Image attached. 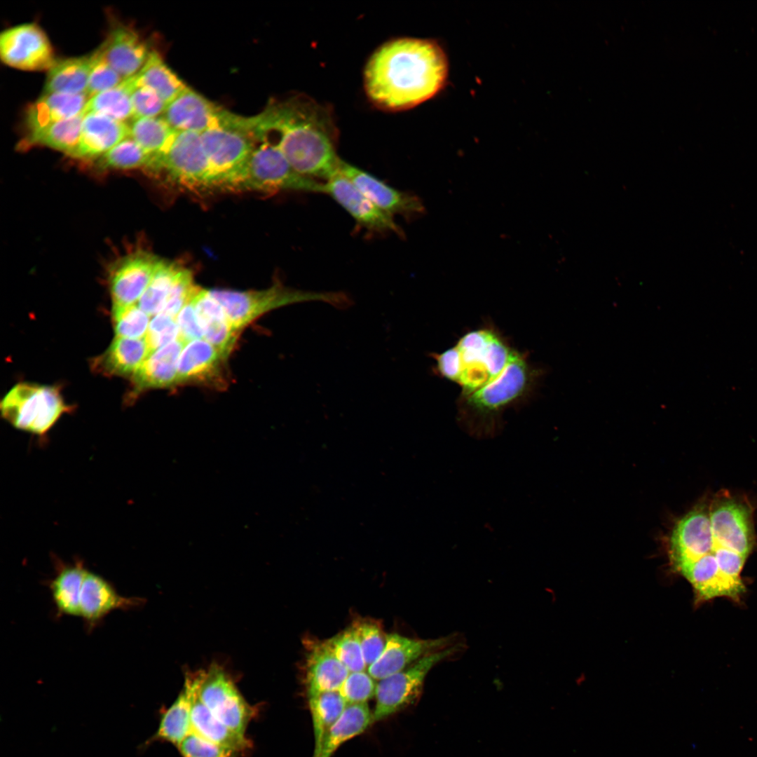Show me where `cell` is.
I'll return each instance as SVG.
<instances>
[{"label":"cell","mask_w":757,"mask_h":757,"mask_svg":"<svg viewBox=\"0 0 757 757\" xmlns=\"http://www.w3.org/2000/svg\"><path fill=\"white\" fill-rule=\"evenodd\" d=\"M756 543L752 505L722 490L690 510L683 564L676 572L699 600H739L746 590L741 573Z\"/></svg>","instance_id":"obj_1"},{"label":"cell","mask_w":757,"mask_h":757,"mask_svg":"<svg viewBox=\"0 0 757 757\" xmlns=\"http://www.w3.org/2000/svg\"><path fill=\"white\" fill-rule=\"evenodd\" d=\"M448 61L435 41L402 38L377 49L364 71L367 95L376 104L404 109L425 102L444 87Z\"/></svg>","instance_id":"obj_2"},{"label":"cell","mask_w":757,"mask_h":757,"mask_svg":"<svg viewBox=\"0 0 757 757\" xmlns=\"http://www.w3.org/2000/svg\"><path fill=\"white\" fill-rule=\"evenodd\" d=\"M257 139L275 133L279 149L292 169L311 179L325 181L339 173L331 125L318 106L306 100L274 104L249 117Z\"/></svg>","instance_id":"obj_3"},{"label":"cell","mask_w":757,"mask_h":757,"mask_svg":"<svg viewBox=\"0 0 757 757\" xmlns=\"http://www.w3.org/2000/svg\"><path fill=\"white\" fill-rule=\"evenodd\" d=\"M537 376L526 357L517 352L496 380L471 394L460 396L458 420L461 425L475 437H494L502 428L505 410L531 391Z\"/></svg>","instance_id":"obj_4"},{"label":"cell","mask_w":757,"mask_h":757,"mask_svg":"<svg viewBox=\"0 0 757 757\" xmlns=\"http://www.w3.org/2000/svg\"><path fill=\"white\" fill-rule=\"evenodd\" d=\"M208 292L221 306L229 324L236 332L266 313L292 304L320 301L339 308H347L351 304L343 292L303 291L282 285H274L262 291L212 289Z\"/></svg>","instance_id":"obj_5"},{"label":"cell","mask_w":757,"mask_h":757,"mask_svg":"<svg viewBox=\"0 0 757 757\" xmlns=\"http://www.w3.org/2000/svg\"><path fill=\"white\" fill-rule=\"evenodd\" d=\"M260 142L233 177L227 190L323 193V182L296 172L275 142L268 138Z\"/></svg>","instance_id":"obj_6"},{"label":"cell","mask_w":757,"mask_h":757,"mask_svg":"<svg viewBox=\"0 0 757 757\" xmlns=\"http://www.w3.org/2000/svg\"><path fill=\"white\" fill-rule=\"evenodd\" d=\"M461 362L457 384L466 395L496 380L517 352L498 331L481 328L467 332L455 345Z\"/></svg>","instance_id":"obj_7"},{"label":"cell","mask_w":757,"mask_h":757,"mask_svg":"<svg viewBox=\"0 0 757 757\" xmlns=\"http://www.w3.org/2000/svg\"><path fill=\"white\" fill-rule=\"evenodd\" d=\"M71 410L57 388L27 383L13 387L1 402V416L6 421L40 437Z\"/></svg>","instance_id":"obj_8"},{"label":"cell","mask_w":757,"mask_h":757,"mask_svg":"<svg viewBox=\"0 0 757 757\" xmlns=\"http://www.w3.org/2000/svg\"><path fill=\"white\" fill-rule=\"evenodd\" d=\"M146 169L154 173L165 172L170 181L186 189H213L210 164L198 132L177 131L166 150Z\"/></svg>","instance_id":"obj_9"},{"label":"cell","mask_w":757,"mask_h":757,"mask_svg":"<svg viewBox=\"0 0 757 757\" xmlns=\"http://www.w3.org/2000/svg\"><path fill=\"white\" fill-rule=\"evenodd\" d=\"M447 646L419 659L404 669L376 683L373 722L382 721L412 704L421 695L428 672L457 650Z\"/></svg>","instance_id":"obj_10"},{"label":"cell","mask_w":757,"mask_h":757,"mask_svg":"<svg viewBox=\"0 0 757 757\" xmlns=\"http://www.w3.org/2000/svg\"><path fill=\"white\" fill-rule=\"evenodd\" d=\"M210 167L212 188L226 190L257 141L245 130L221 127L200 133Z\"/></svg>","instance_id":"obj_11"},{"label":"cell","mask_w":757,"mask_h":757,"mask_svg":"<svg viewBox=\"0 0 757 757\" xmlns=\"http://www.w3.org/2000/svg\"><path fill=\"white\" fill-rule=\"evenodd\" d=\"M198 697L217 718L242 735H245L249 723L257 714L230 676L216 665L205 671Z\"/></svg>","instance_id":"obj_12"},{"label":"cell","mask_w":757,"mask_h":757,"mask_svg":"<svg viewBox=\"0 0 757 757\" xmlns=\"http://www.w3.org/2000/svg\"><path fill=\"white\" fill-rule=\"evenodd\" d=\"M0 55L6 64L28 71L49 70L56 61L46 34L36 23L19 25L1 32Z\"/></svg>","instance_id":"obj_13"},{"label":"cell","mask_w":757,"mask_h":757,"mask_svg":"<svg viewBox=\"0 0 757 757\" xmlns=\"http://www.w3.org/2000/svg\"><path fill=\"white\" fill-rule=\"evenodd\" d=\"M143 602L139 597L122 596L108 580L88 570L80 596L79 618L90 633L111 612L128 611L140 606Z\"/></svg>","instance_id":"obj_14"},{"label":"cell","mask_w":757,"mask_h":757,"mask_svg":"<svg viewBox=\"0 0 757 757\" xmlns=\"http://www.w3.org/2000/svg\"><path fill=\"white\" fill-rule=\"evenodd\" d=\"M229 111L187 87L166 107L163 118L177 131L198 133L226 127Z\"/></svg>","instance_id":"obj_15"},{"label":"cell","mask_w":757,"mask_h":757,"mask_svg":"<svg viewBox=\"0 0 757 757\" xmlns=\"http://www.w3.org/2000/svg\"><path fill=\"white\" fill-rule=\"evenodd\" d=\"M339 173L348 178L378 208L390 215L411 217L425 212V206L418 196L399 191L343 160L340 163Z\"/></svg>","instance_id":"obj_16"},{"label":"cell","mask_w":757,"mask_h":757,"mask_svg":"<svg viewBox=\"0 0 757 757\" xmlns=\"http://www.w3.org/2000/svg\"><path fill=\"white\" fill-rule=\"evenodd\" d=\"M323 193L334 198L363 227L377 232L402 235V230L393 215L378 208L341 173L323 182Z\"/></svg>","instance_id":"obj_17"},{"label":"cell","mask_w":757,"mask_h":757,"mask_svg":"<svg viewBox=\"0 0 757 757\" xmlns=\"http://www.w3.org/2000/svg\"><path fill=\"white\" fill-rule=\"evenodd\" d=\"M450 639H411L398 634L386 636L384 649L378 658L367 668L374 680H381L399 672L425 655L449 646Z\"/></svg>","instance_id":"obj_18"},{"label":"cell","mask_w":757,"mask_h":757,"mask_svg":"<svg viewBox=\"0 0 757 757\" xmlns=\"http://www.w3.org/2000/svg\"><path fill=\"white\" fill-rule=\"evenodd\" d=\"M205 671L186 674L183 688L173 703L161 713L156 732L145 742L146 747L154 742H165L177 746L192 732L191 714Z\"/></svg>","instance_id":"obj_19"},{"label":"cell","mask_w":757,"mask_h":757,"mask_svg":"<svg viewBox=\"0 0 757 757\" xmlns=\"http://www.w3.org/2000/svg\"><path fill=\"white\" fill-rule=\"evenodd\" d=\"M161 259L146 252L124 258L113 271L110 290L114 306H131L139 301Z\"/></svg>","instance_id":"obj_20"},{"label":"cell","mask_w":757,"mask_h":757,"mask_svg":"<svg viewBox=\"0 0 757 757\" xmlns=\"http://www.w3.org/2000/svg\"><path fill=\"white\" fill-rule=\"evenodd\" d=\"M97 49L109 64L123 79L137 74L150 52L139 34L125 26L113 28Z\"/></svg>","instance_id":"obj_21"},{"label":"cell","mask_w":757,"mask_h":757,"mask_svg":"<svg viewBox=\"0 0 757 757\" xmlns=\"http://www.w3.org/2000/svg\"><path fill=\"white\" fill-rule=\"evenodd\" d=\"M130 137V125L97 113L85 114L79 146L74 158H100Z\"/></svg>","instance_id":"obj_22"},{"label":"cell","mask_w":757,"mask_h":757,"mask_svg":"<svg viewBox=\"0 0 757 757\" xmlns=\"http://www.w3.org/2000/svg\"><path fill=\"white\" fill-rule=\"evenodd\" d=\"M55 575L47 582L56 616L79 617L80 596L88 568L83 560L65 563L56 557L53 559Z\"/></svg>","instance_id":"obj_23"},{"label":"cell","mask_w":757,"mask_h":757,"mask_svg":"<svg viewBox=\"0 0 757 757\" xmlns=\"http://www.w3.org/2000/svg\"><path fill=\"white\" fill-rule=\"evenodd\" d=\"M306 657V686L308 696L339 691L349 674L348 669L322 642L313 643Z\"/></svg>","instance_id":"obj_24"},{"label":"cell","mask_w":757,"mask_h":757,"mask_svg":"<svg viewBox=\"0 0 757 757\" xmlns=\"http://www.w3.org/2000/svg\"><path fill=\"white\" fill-rule=\"evenodd\" d=\"M191 301L203 330V339L218 351L222 359L226 358L236 343L238 332L232 328L224 310L208 290L200 289Z\"/></svg>","instance_id":"obj_25"},{"label":"cell","mask_w":757,"mask_h":757,"mask_svg":"<svg viewBox=\"0 0 757 757\" xmlns=\"http://www.w3.org/2000/svg\"><path fill=\"white\" fill-rule=\"evenodd\" d=\"M89 99L86 93H43L26 111L25 123L28 134L79 115L84 111Z\"/></svg>","instance_id":"obj_26"},{"label":"cell","mask_w":757,"mask_h":757,"mask_svg":"<svg viewBox=\"0 0 757 757\" xmlns=\"http://www.w3.org/2000/svg\"><path fill=\"white\" fill-rule=\"evenodd\" d=\"M185 345L177 339L151 353L132 375L135 387L141 390L176 383L179 358Z\"/></svg>","instance_id":"obj_27"},{"label":"cell","mask_w":757,"mask_h":757,"mask_svg":"<svg viewBox=\"0 0 757 757\" xmlns=\"http://www.w3.org/2000/svg\"><path fill=\"white\" fill-rule=\"evenodd\" d=\"M373 723V714L367 703L348 704L314 748L312 757H332L343 744L364 732Z\"/></svg>","instance_id":"obj_28"},{"label":"cell","mask_w":757,"mask_h":757,"mask_svg":"<svg viewBox=\"0 0 757 757\" xmlns=\"http://www.w3.org/2000/svg\"><path fill=\"white\" fill-rule=\"evenodd\" d=\"M191 723L192 732L238 755L247 753L252 747L246 735L234 731L217 718L200 701L198 693L193 704Z\"/></svg>","instance_id":"obj_29"},{"label":"cell","mask_w":757,"mask_h":757,"mask_svg":"<svg viewBox=\"0 0 757 757\" xmlns=\"http://www.w3.org/2000/svg\"><path fill=\"white\" fill-rule=\"evenodd\" d=\"M151 354L145 339L116 337L97 360L98 369L107 374H134Z\"/></svg>","instance_id":"obj_30"},{"label":"cell","mask_w":757,"mask_h":757,"mask_svg":"<svg viewBox=\"0 0 757 757\" xmlns=\"http://www.w3.org/2000/svg\"><path fill=\"white\" fill-rule=\"evenodd\" d=\"M91 68V55L55 61L48 70L43 93H86Z\"/></svg>","instance_id":"obj_31"},{"label":"cell","mask_w":757,"mask_h":757,"mask_svg":"<svg viewBox=\"0 0 757 757\" xmlns=\"http://www.w3.org/2000/svg\"><path fill=\"white\" fill-rule=\"evenodd\" d=\"M221 359L218 351L204 339L188 342L179 358L176 383L207 379L217 370Z\"/></svg>","instance_id":"obj_32"},{"label":"cell","mask_w":757,"mask_h":757,"mask_svg":"<svg viewBox=\"0 0 757 757\" xmlns=\"http://www.w3.org/2000/svg\"><path fill=\"white\" fill-rule=\"evenodd\" d=\"M135 79L136 86L151 88L167 105L188 87L156 51L149 52L144 64L135 75Z\"/></svg>","instance_id":"obj_33"},{"label":"cell","mask_w":757,"mask_h":757,"mask_svg":"<svg viewBox=\"0 0 757 757\" xmlns=\"http://www.w3.org/2000/svg\"><path fill=\"white\" fill-rule=\"evenodd\" d=\"M84 111L71 118L55 123L41 130L27 134L25 146L43 145L74 157L79 144Z\"/></svg>","instance_id":"obj_34"},{"label":"cell","mask_w":757,"mask_h":757,"mask_svg":"<svg viewBox=\"0 0 757 757\" xmlns=\"http://www.w3.org/2000/svg\"><path fill=\"white\" fill-rule=\"evenodd\" d=\"M135 87V75L125 79L117 86L90 97L84 113H97L122 122L133 119L131 96Z\"/></svg>","instance_id":"obj_35"},{"label":"cell","mask_w":757,"mask_h":757,"mask_svg":"<svg viewBox=\"0 0 757 757\" xmlns=\"http://www.w3.org/2000/svg\"><path fill=\"white\" fill-rule=\"evenodd\" d=\"M176 132L162 116L135 118L130 124V137L150 156V162L166 150Z\"/></svg>","instance_id":"obj_36"},{"label":"cell","mask_w":757,"mask_h":757,"mask_svg":"<svg viewBox=\"0 0 757 757\" xmlns=\"http://www.w3.org/2000/svg\"><path fill=\"white\" fill-rule=\"evenodd\" d=\"M182 268L174 262L161 259L137 306L149 315L155 316L161 313Z\"/></svg>","instance_id":"obj_37"},{"label":"cell","mask_w":757,"mask_h":757,"mask_svg":"<svg viewBox=\"0 0 757 757\" xmlns=\"http://www.w3.org/2000/svg\"><path fill=\"white\" fill-rule=\"evenodd\" d=\"M308 699L315 748L348 704L339 691L324 692L310 696Z\"/></svg>","instance_id":"obj_38"},{"label":"cell","mask_w":757,"mask_h":757,"mask_svg":"<svg viewBox=\"0 0 757 757\" xmlns=\"http://www.w3.org/2000/svg\"><path fill=\"white\" fill-rule=\"evenodd\" d=\"M150 156L130 137H128L100 158L103 169L131 170L148 167Z\"/></svg>","instance_id":"obj_39"},{"label":"cell","mask_w":757,"mask_h":757,"mask_svg":"<svg viewBox=\"0 0 757 757\" xmlns=\"http://www.w3.org/2000/svg\"><path fill=\"white\" fill-rule=\"evenodd\" d=\"M323 643L350 672L364 671L367 667L360 644L351 627Z\"/></svg>","instance_id":"obj_40"},{"label":"cell","mask_w":757,"mask_h":757,"mask_svg":"<svg viewBox=\"0 0 757 757\" xmlns=\"http://www.w3.org/2000/svg\"><path fill=\"white\" fill-rule=\"evenodd\" d=\"M112 319L116 337L144 339L149 325V315L137 305L114 306Z\"/></svg>","instance_id":"obj_41"},{"label":"cell","mask_w":757,"mask_h":757,"mask_svg":"<svg viewBox=\"0 0 757 757\" xmlns=\"http://www.w3.org/2000/svg\"><path fill=\"white\" fill-rule=\"evenodd\" d=\"M360 644L364 659L368 667L383 652L387 634L379 622L369 618L355 620L351 625Z\"/></svg>","instance_id":"obj_42"},{"label":"cell","mask_w":757,"mask_h":757,"mask_svg":"<svg viewBox=\"0 0 757 757\" xmlns=\"http://www.w3.org/2000/svg\"><path fill=\"white\" fill-rule=\"evenodd\" d=\"M91 55V68L86 94L90 98L119 85L123 79L104 60L99 50Z\"/></svg>","instance_id":"obj_43"},{"label":"cell","mask_w":757,"mask_h":757,"mask_svg":"<svg viewBox=\"0 0 757 757\" xmlns=\"http://www.w3.org/2000/svg\"><path fill=\"white\" fill-rule=\"evenodd\" d=\"M200 289L194 284L190 271L182 267L161 313L176 319L182 309L192 300Z\"/></svg>","instance_id":"obj_44"},{"label":"cell","mask_w":757,"mask_h":757,"mask_svg":"<svg viewBox=\"0 0 757 757\" xmlns=\"http://www.w3.org/2000/svg\"><path fill=\"white\" fill-rule=\"evenodd\" d=\"M376 688L374 679L361 671L350 672L339 691L347 704H362L375 695Z\"/></svg>","instance_id":"obj_45"},{"label":"cell","mask_w":757,"mask_h":757,"mask_svg":"<svg viewBox=\"0 0 757 757\" xmlns=\"http://www.w3.org/2000/svg\"><path fill=\"white\" fill-rule=\"evenodd\" d=\"M151 353L179 339L176 319L161 313L150 321L144 337Z\"/></svg>","instance_id":"obj_46"},{"label":"cell","mask_w":757,"mask_h":757,"mask_svg":"<svg viewBox=\"0 0 757 757\" xmlns=\"http://www.w3.org/2000/svg\"><path fill=\"white\" fill-rule=\"evenodd\" d=\"M182 757H238L235 752L191 732L177 746Z\"/></svg>","instance_id":"obj_47"},{"label":"cell","mask_w":757,"mask_h":757,"mask_svg":"<svg viewBox=\"0 0 757 757\" xmlns=\"http://www.w3.org/2000/svg\"><path fill=\"white\" fill-rule=\"evenodd\" d=\"M131 100L133 119L157 117L161 114H163L167 107L165 102L156 92L144 86L135 87L132 93Z\"/></svg>","instance_id":"obj_48"},{"label":"cell","mask_w":757,"mask_h":757,"mask_svg":"<svg viewBox=\"0 0 757 757\" xmlns=\"http://www.w3.org/2000/svg\"><path fill=\"white\" fill-rule=\"evenodd\" d=\"M179 330V339L185 343L204 338L203 330L200 325L194 306L191 301L176 318Z\"/></svg>","instance_id":"obj_49"},{"label":"cell","mask_w":757,"mask_h":757,"mask_svg":"<svg viewBox=\"0 0 757 757\" xmlns=\"http://www.w3.org/2000/svg\"><path fill=\"white\" fill-rule=\"evenodd\" d=\"M431 356L435 361L437 374L457 383L461 373V362L459 352L456 346L440 353H432Z\"/></svg>","instance_id":"obj_50"}]
</instances>
